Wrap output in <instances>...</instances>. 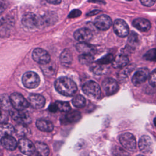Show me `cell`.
<instances>
[{
  "instance_id": "1",
  "label": "cell",
  "mask_w": 156,
  "mask_h": 156,
  "mask_svg": "<svg viewBox=\"0 0 156 156\" xmlns=\"http://www.w3.org/2000/svg\"><path fill=\"white\" fill-rule=\"evenodd\" d=\"M54 87L59 93L68 96H73L77 90L75 82L67 77H60L57 79L54 83Z\"/></svg>"
},
{
  "instance_id": "2",
  "label": "cell",
  "mask_w": 156,
  "mask_h": 156,
  "mask_svg": "<svg viewBox=\"0 0 156 156\" xmlns=\"http://www.w3.org/2000/svg\"><path fill=\"white\" fill-rule=\"evenodd\" d=\"M83 92L88 96L93 99H98L101 96V90L99 85L93 80L87 82L82 87Z\"/></svg>"
},
{
  "instance_id": "3",
  "label": "cell",
  "mask_w": 156,
  "mask_h": 156,
  "mask_svg": "<svg viewBox=\"0 0 156 156\" xmlns=\"http://www.w3.org/2000/svg\"><path fill=\"white\" fill-rule=\"evenodd\" d=\"M10 101L13 107L17 110H24L29 105V102L20 93H14L10 96Z\"/></svg>"
},
{
  "instance_id": "4",
  "label": "cell",
  "mask_w": 156,
  "mask_h": 156,
  "mask_svg": "<svg viewBox=\"0 0 156 156\" xmlns=\"http://www.w3.org/2000/svg\"><path fill=\"white\" fill-rule=\"evenodd\" d=\"M41 20L33 13H27L22 18V24L28 29H35L41 24Z\"/></svg>"
},
{
  "instance_id": "5",
  "label": "cell",
  "mask_w": 156,
  "mask_h": 156,
  "mask_svg": "<svg viewBox=\"0 0 156 156\" xmlns=\"http://www.w3.org/2000/svg\"><path fill=\"white\" fill-rule=\"evenodd\" d=\"M22 82L24 87L28 88H35L40 83V78L37 73L33 71H27L24 74Z\"/></svg>"
},
{
  "instance_id": "6",
  "label": "cell",
  "mask_w": 156,
  "mask_h": 156,
  "mask_svg": "<svg viewBox=\"0 0 156 156\" xmlns=\"http://www.w3.org/2000/svg\"><path fill=\"white\" fill-rule=\"evenodd\" d=\"M119 142L122 146L127 150L133 151L136 148V142L133 134L127 132L119 136Z\"/></svg>"
},
{
  "instance_id": "7",
  "label": "cell",
  "mask_w": 156,
  "mask_h": 156,
  "mask_svg": "<svg viewBox=\"0 0 156 156\" xmlns=\"http://www.w3.org/2000/svg\"><path fill=\"white\" fill-rule=\"evenodd\" d=\"M12 118L18 124L27 125L31 122V118L27 112L24 110H11L10 112Z\"/></svg>"
},
{
  "instance_id": "8",
  "label": "cell",
  "mask_w": 156,
  "mask_h": 156,
  "mask_svg": "<svg viewBox=\"0 0 156 156\" xmlns=\"http://www.w3.org/2000/svg\"><path fill=\"white\" fill-rule=\"evenodd\" d=\"M32 58L36 62L42 65L48 63L51 60L49 53L41 48H36L34 50Z\"/></svg>"
},
{
  "instance_id": "9",
  "label": "cell",
  "mask_w": 156,
  "mask_h": 156,
  "mask_svg": "<svg viewBox=\"0 0 156 156\" xmlns=\"http://www.w3.org/2000/svg\"><path fill=\"white\" fill-rule=\"evenodd\" d=\"M113 29L115 34L119 37H126L129 33V28L127 23L122 20L118 19L113 24Z\"/></svg>"
},
{
  "instance_id": "10",
  "label": "cell",
  "mask_w": 156,
  "mask_h": 156,
  "mask_svg": "<svg viewBox=\"0 0 156 156\" xmlns=\"http://www.w3.org/2000/svg\"><path fill=\"white\" fill-rule=\"evenodd\" d=\"M18 146L23 154L29 156H30L32 154L35 149V145L29 139L25 138L20 140Z\"/></svg>"
},
{
  "instance_id": "11",
  "label": "cell",
  "mask_w": 156,
  "mask_h": 156,
  "mask_svg": "<svg viewBox=\"0 0 156 156\" xmlns=\"http://www.w3.org/2000/svg\"><path fill=\"white\" fill-rule=\"evenodd\" d=\"M102 88L107 95H112L118 90L117 82L112 78H107L102 83Z\"/></svg>"
},
{
  "instance_id": "12",
  "label": "cell",
  "mask_w": 156,
  "mask_h": 156,
  "mask_svg": "<svg viewBox=\"0 0 156 156\" xmlns=\"http://www.w3.org/2000/svg\"><path fill=\"white\" fill-rule=\"evenodd\" d=\"M112 24L111 18L106 15H101L98 16L94 21V26L98 29L101 30H106L108 29Z\"/></svg>"
},
{
  "instance_id": "13",
  "label": "cell",
  "mask_w": 156,
  "mask_h": 156,
  "mask_svg": "<svg viewBox=\"0 0 156 156\" xmlns=\"http://www.w3.org/2000/svg\"><path fill=\"white\" fill-rule=\"evenodd\" d=\"M149 75V70L146 68L138 69L132 78V82L135 85H139L144 83Z\"/></svg>"
},
{
  "instance_id": "14",
  "label": "cell",
  "mask_w": 156,
  "mask_h": 156,
  "mask_svg": "<svg viewBox=\"0 0 156 156\" xmlns=\"http://www.w3.org/2000/svg\"><path fill=\"white\" fill-rule=\"evenodd\" d=\"M139 149L143 153H151L152 152L153 142L151 138L148 135H143L138 143Z\"/></svg>"
},
{
  "instance_id": "15",
  "label": "cell",
  "mask_w": 156,
  "mask_h": 156,
  "mask_svg": "<svg viewBox=\"0 0 156 156\" xmlns=\"http://www.w3.org/2000/svg\"><path fill=\"white\" fill-rule=\"evenodd\" d=\"M93 37L91 31L87 28H81L76 31L74 34V38L79 42H88Z\"/></svg>"
},
{
  "instance_id": "16",
  "label": "cell",
  "mask_w": 156,
  "mask_h": 156,
  "mask_svg": "<svg viewBox=\"0 0 156 156\" xmlns=\"http://www.w3.org/2000/svg\"><path fill=\"white\" fill-rule=\"evenodd\" d=\"M29 104L34 108L40 109L44 107L45 104L44 98L38 94H32L29 97Z\"/></svg>"
},
{
  "instance_id": "17",
  "label": "cell",
  "mask_w": 156,
  "mask_h": 156,
  "mask_svg": "<svg viewBox=\"0 0 156 156\" xmlns=\"http://www.w3.org/2000/svg\"><path fill=\"white\" fill-rule=\"evenodd\" d=\"M133 26L141 32L148 31L151 27L150 21L143 18H138L132 21Z\"/></svg>"
},
{
  "instance_id": "18",
  "label": "cell",
  "mask_w": 156,
  "mask_h": 156,
  "mask_svg": "<svg viewBox=\"0 0 156 156\" xmlns=\"http://www.w3.org/2000/svg\"><path fill=\"white\" fill-rule=\"evenodd\" d=\"M1 142L4 148L10 151L15 150L18 146L17 141L12 135L2 136Z\"/></svg>"
},
{
  "instance_id": "19",
  "label": "cell",
  "mask_w": 156,
  "mask_h": 156,
  "mask_svg": "<svg viewBox=\"0 0 156 156\" xmlns=\"http://www.w3.org/2000/svg\"><path fill=\"white\" fill-rule=\"evenodd\" d=\"M49 149L48 146L41 142H37L35 144V149L30 156H48Z\"/></svg>"
},
{
  "instance_id": "20",
  "label": "cell",
  "mask_w": 156,
  "mask_h": 156,
  "mask_svg": "<svg viewBox=\"0 0 156 156\" xmlns=\"http://www.w3.org/2000/svg\"><path fill=\"white\" fill-rule=\"evenodd\" d=\"M36 126L40 130L46 132H51L54 129V125L52 122L44 119H38L36 122Z\"/></svg>"
},
{
  "instance_id": "21",
  "label": "cell",
  "mask_w": 156,
  "mask_h": 156,
  "mask_svg": "<svg viewBox=\"0 0 156 156\" xmlns=\"http://www.w3.org/2000/svg\"><path fill=\"white\" fill-rule=\"evenodd\" d=\"M112 66L115 68H122L125 67L129 63L128 57L123 54L117 55L112 62Z\"/></svg>"
},
{
  "instance_id": "22",
  "label": "cell",
  "mask_w": 156,
  "mask_h": 156,
  "mask_svg": "<svg viewBox=\"0 0 156 156\" xmlns=\"http://www.w3.org/2000/svg\"><path fill=\"white\" fill-rule=\"evenodd\" d=\"M77 50L82 54H92L95 52V48L93 46L87 43V42H80L76 45Z\"/></svg>"
},
{
  "instance_id": "23",
  "label": "cell",
  "mask_w": 156,
  "mask_h": 156,
  "mask_svg": "<svg viewBox=\"0 0 156 156\" xmlns=\"http://www.w3.org/2000/svg\"><path fill=\"white\" fill-rule=\"evenodd\" d=\"M81 118V114L78 110H69L65 116L64 121L67 123H75Z\"/></svg>"
},
{
  "instance_id": "24",
  "label": "cell",
  "mask_w": 156,
  "mask_h": 156,
  "mask_svg": "<svg viewBox=\"0 0 156 156\" xmlns=\"http://www.w3.org/2000/svg\"><path fill=\"white\" fill-rule=\"evenodd\" d=\"M15 127L8 123H0V136L12 135L15 132Z\"/></svg>"
},
{
  "instance_id": "25",
  "label": "cell",
  "mask_w": 156,
  "mask_h": 156,
  "mask_svg": "<svg viewBox=\"0 0 156 156\" xmlns=\"http://www.w3.org/2000/svg\"><path fill=\"white\" fill-rule=\"evenodd\" d=\"M73 60V57L71 52L69 50L66 49H65L60 55V61L62 65L68 66H69Z\"/></svg>"
},
{
  "instance_id": "26",
  "label": "cell",
  "mask_w": 156,
  "mask_h": 156,
  "mask_svg": "<svg viewBox=\"0 0 156 156\" xmlns=\"http://www.w3.org/2000/svg\"><path fill=\"white\" fill-rule=\"evenodd\" d=\"M73 104L77 108H83L86 104V100L85 98L82 95H77L74 96L72 101Z\"/></svg>"
},
{
  "instance_id": "27",
  "label": "cell",
  "mask_w": 156,
  "mask_h": 156,
  "mask_svg": "<svg viewBox=\"0 0 156 156\" xmlns=\"http://www.w3.org/2000/svg\"><path fill=\"white\" fill-rule=\"evenodd\" d=\"M55 104L57 107V110L62 112H67L71 110V107L68 102L64 101H56Z\"/></svg>"
},
{
  "instance_id": "28",
  "label": "cell",
  "mask_w": 156,
  "mask_h": 156,
  "mask_svg": "<svg viewBox=\"0 0 156 156\" xmlns=\"http://www.w3.org/2000/svg\"><path fill=\"white\" fill-rule=\"evenodd\" d=\"M0 105L4 109H8L11 105L10 97L7 94H4L0 96Z\"/></svg>"
},
{
  "instance_id": "29",
  "label": "cell",
  "mask_w": 156,
  "mask_h": 156,
  "mask_svg": "<svg viewBox=\"0 0 156 156\" xmlns=\"http://www.w3.org/2000/svg\"><path fill=\"white\" fill-rule=\"evenodd\" d=\"M79 60L82 64L88 65L93 62V57L92 54H82L79 57Z\"/></svg>"
},
{
  "instance_id": "30",
  "label": "cell",
  "mask_w": 156,
  "mask_h": 156,
  "mask_svg": "<svg viewBox=\"0 0 156 156\" xmlns=\"http://www.w3.org/2000/svg\"><path fill=\"white\" fill-rule=\"evenodd\" d=\"M113 56L111 54H108L97 60L96 63L100 65H106L111 63L113 60Z\"/></svg>"
},
{
  "instance_id": "31",
  "label": "cell",
  "mask_w": 156,
  "mask_h": 156,
  "mask_svg": "<svg viewBox=\"0 0 156 156\" xmlns=\"http://www.w3.org/2000/svg\"><path fill=\"white\" fill-rule=\"evenodd\" d=\"M43 67H42V69L43 73L46 75H51L53 74L55 71V66L50 64V62H49L47 64L43 65Z\"/></svg>"
},
{
  "instance_id": "32",
  "label": "cell",
  "mask_w": 156,
  "mask_h": 156,
  "mask_svg": "<svg viewBox=\"0 0 156 156\" xmlns=\"http://www.w3.org/2000/svg\"><path fill=\"white\" fill-rule=\"evenodd\" d=\"M103 65H100V64H98L95 66H94L93 67L92 71H93V73H94L96 74H105L107 71V69L105 67L102 66Z\"/></svg>"
},
{
  "instance_id": "33",
  "label": "cell",
  "mask_w": 156,
  "mask_h": 156,
  "mask_svg": "<svg viewBox=\"0 0 156 156\" xmlns=\"http://www.w3.org/2000/svg\"><path fill=\"white\" fill-rule=\"evenodd\" d=\"M113 154L115 156H129L127 152L119 146H116L113 149Z\"/></svg>"
},
{
  "instance_id": "34",
  "label": "cell",
  "mask_w": 156,
  "mask_h": 156,
  "mask_svg": "<svg viewBox=\"0 0 156 156\" xmlns=\"http://www.w3.org/2000/svg\"><path fill=\"white\" fill-rule=\"evenodd\" d=\"M144 58L146 60L154 61L155 60V49H152L148 51L143 56Z\"/></svg>"
},
{
  "instance_id": "35",
  "label": "cell",
  "mask_w": 156,
  "mask_h": 156,
  "mask_svg": "<svg viewBox=\"0 0 156 156\" xmlns=\"http://www.w3.org/2000/svg\"><path fill=\"white\" fill-rule=\"evenodd\" d=\"M15 130H16V132L20 136H24L27 133V129L25 126V125L19 124L18 126L15 129Z\"/></svg>"
},
{
  "instance_id": "36",
  "label": "cell",
  "mask_w": 156,
  "mask_h": 156,
  "mask_svg": "<svg viewBox=\"0 0 156 156\" xmlns=\"http://www.w3.org/2000/svg\"><path fill=\"white\" fill-rule=\"evenodd\" d=\"M149 84L155 87V80H156V74H155V69H154L153 71L149 75Z\"/></svg>"
},
{
  "instance_id": "37",
  "label": "cell",
  "mask_w": 156,
  "mask_h": 156,
  "mask_svg": "<svg viewBox=\"0 0 156 156\" xmlns=\"http://www.w3.org/2000/svg\"><path fill=\"white\" fill-rule=\"evenodd\" d=\"M129 41L132 44H136L138 42V36L137 34L132 32L129 37Z\"/></svg>"
},
{
  "instance_id": "38",
  "label": "cell",
  "mask_w": 156,
  "mask_h": 156,
  "mask_svg": "<svg viewBox=\"0 0 156 156\" xmlns=\"http://www.w3.org/2000/svg\"><path fill=\"white\" fill-rule=\"evenodd\" d=\"M140 2L144 6L151 7L155 4V0H140Z\"/></svg>"
},
{
  "instance_id": "39",
  "label": "cell",
  "mask_w": 156,
  "mask_h": 156,
  "mask_svg": "<svg viewBox=\"0 0 156 156\" xmlns=\"http://www.w3.org/2000/svg\"><path fill=\"white\" fill-rule=\"evenodd\" d=\"M81 14V12L79 10H74L73 11H71L70 12V13L69 14V16L68 17L69 18H76V17H77L79 16H80Z\"/></svg>"
},
{
  "instance_id": "40",
  "label": "cell",
  "mask_w": 156,
  "mask_h": 156,
  "mask_svg": "<svg viewBox=\"0 0 156 156\" xmlns=\"http://www.w3.org/2000/svg\"><path fill=\"white\" fill-rule=\"evenodd\" d=\"M48 109L51 112H55L57 111V107H56L55 103L54 104H51L49 105V107H48Z\"/></svg>"
},
{
  "instance_id": "41",
  "label": "cell",
  "mask_w": 156,
  "mask_h": 156,
  "mask_svg": "<svg viewBox=\"0 0 156 156\" xmlns=\"http://www.w3.org/2000/svg\"><path fill=\"white\" fill-rule=\"evenodd\" d=\"M48 2L50 3V4H54V5H58L59 4L62 0H46Z\"/></svg>"
},
{
  "instance_id": "42",
  "label": "cell",
  "mask_w": 156,
  "mask_h": 156,
  "mask_svg": "<svg viewBox=\"0 0 156 156\" xmlns=\"http://www.w3.org/2000/svg\"><path fill=\"white\" fill-rule=\"evenodd\" d=\"M99 12H100V11H98V10H94L93 12H91L90 13H87V16H91V15H95L96 13H98Z\"/></svg>"
},
{
  "instance_id": "43",
  "label": "cell",
  "mask_w": 156,
  "mask_h": 156,
  "mask_svg": "<svg viewBox=\"0 0 156 156\" xmlns=\"http://www.w3.org/2000/svg\"><path fill=\"white\" fill-rule=\"evenodd\" d=\"M5 18H4V17L0 16V27H1L3 24L5 23Z\"/></svg>"
},
{
  "instance_id": "44",
  "label": "cell",
  "mask_w": 156,
  "mask_h": 156,
  "mask_svg": "<svg viewBox=\"0 0 156 156\" xmlns=\"http://www.w3.org/2000/svg\"><path fill=\"white\" fill-rule=\"evenodd\" d=\"M4 116L3 114H2V112L1 111V106L0 105V121L1 120H3L4 119Z\"/></svg>"
},
{
  "instance_id": "45",
  "label": "cell",
  "mask_w": 156,
  "mask_h": 156,
  "mask_svg": "<svg viewBox=\"0 0 156 156\" xmlns=\"http://www.w3.org/2000/svg\"><path fill=\"white\" fill-rule=\"evenodd\" d=\"M4 7L1 4H0V15L4 12Z\"/></svg>"
},
{
  "instance_id": "46",
  "label": "cell",
  "mask_w": 156,
  "mask_h": 156,
  "mask_svg": "<svg viewBox=\"0 0 156 156\" xmlns=\"http://www.w3.org/2000/svg\"><path fill=\"white\" fill-rule=\"evenodd\" d=\"M137 156H144V155H137Z\"/></svg>"
},
{
  "instance_id": "47",
  "label": "cell",
  "mask_w": 156,
  "mask_h": 156,
  "mask_svg": "<svg viewBox=\"0 0 156 156\" xmlns=\"http://www.w3.org/2000/svg\"><path fill=\"white\" fill-rule=\"evenodd\" d=\"M126 1H132V0H126Z\"/></svg>"
}]
</instances>
